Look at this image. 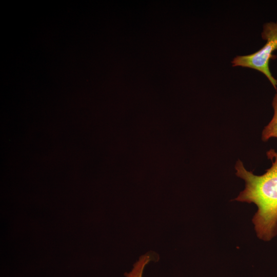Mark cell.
I'll return each mask as SVG.
<instances>
[{"label": "cell", "instance_id": "3", "mask_svg": "<svg viewBox=\"0 0 277 277\" xmlns=\"http://www.w3.org/2000/svg\"><path fill=\"white\" fill-rule=\"evenodd\" d=\"M272 106L273 109V115L262 132V140L264 142L273 137L277 138V92L273 98Z\"/></svg>", "mask_w": 277, "mask_h": 277}, {"label": "cell", "instance_id": "2", "mask_svg": "<svg viewBox=\"0 0 277 277\" xmlns=\"http://www.w3.org/2000/svg\"><path fill=\"white\" fill-rule=\"evenodd\" d=\"M262 37L266 43L259 50L251 54L236 56L231 63L234 67L249 68L261 72L276 90L277 80L271 73L269 63L273 52L277 49V21L264 24Z\"/></svg>", "mask_w": 277, "mask_h": 277}, {"label": "cell", "instance_id": "1", "mask_svg": "<svg viewBox=\"0 0 277 277\" xmlns=\"http://www.w3.org/2000/svg\"><path fill=\"white\" fill-rule=\"evenodd\" d=\"M266 155L272 165L260 175L246 169L240 160L236 162L235 174L245 181V187L234 200L256 205L254 229L259 239L268 242L277 235V151L271 149Z\"/></svg>", "mask_w": 277, "mask_h": 277}, {"label": "cell", "instance_id": "4", "mask_svg": "<svg viewBox=\"0 0 277 277\" xmlns=\"http://www.w3.org/2000/svg\"><path fill=\"white\" fill-rule=\"evenodd\" d=\"M154 260L150 254H144L141 256L135 262L131 270L125 273V277H143L144 268L150 261Z\"/></svg>", "mask_w": 277, "mask_h": 277}]
</instances>
